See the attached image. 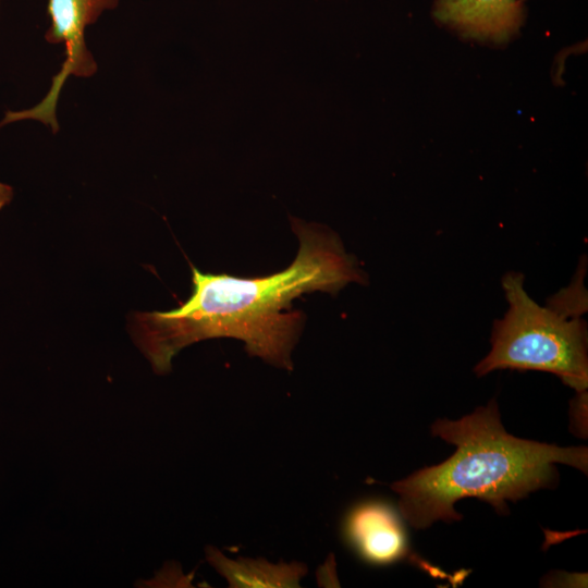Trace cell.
<instances>
[{"mask_svg":"<svg viewBox=\"0 0 588 588\" xmlns=\"http://www.w3.org/2000/svg\"><path fill=\"white\" fill-rule=\"evenodd\" d=\"M291 220L299 248L287 268L240 278L192 267L187 301L169 311L134 314L133 336L157 372L169 371L185 346L213 338L243 341L250 356L292 370L291 352L304 323V314L291 310L292 301L315 291L336 294L348 283H364L365 274L334 232Z\"/></svg>","mask_w":588,"mask_h":588,"instance_id":"cell-1","label":"cell"},{"mask_svg":"<svg viewBox=\"0 0 588 588\" xmlns=\"http://www.w3.org/2000/svg\"><path fill=\"white\" fill-rule=\"evenodd\" d=\"M431 432L456 445L455 453L391 486L400 497L401 516L417 529L436 520H461L454 504L464 498L486 501L504 514L505 501L549 487L556 463L587 473V448H560L507 433L494 400L458 420H436Z\"/></svg>","mask_w":588,"mask_h":588,"instance_id":"cell-2","label":"cell"},{"mask_svg":"<svg viewBox=\"0 0 588 588\" xmlns=\"http://www.w3.org/2000/svg\"><path fill=\"white\" fill-rule=\"evenodd\" d=\"M524 275L502 279L507 310L493 323L491 350L475 367L478 376L499 369L539 370L555 375L578 393L588 385V332L581 317L541 306L524 286Z\"/></svg>","mask_w":588,"mask_h":588,"instance_id":"cell-3","label":"cell"},{"mask_svg":"<svg viewBox=\"0 0 588 588\" xmlns=\"http://www.w3.org/2000/svg\"><path fill=\"white\" fill-rule=\"evenodd\" d=\"M120 0H48L47 14L50 21L45 38L50 44H64L65 60L52 78L47 96L35 107L20 111H7L0 127L22 120H37L56 133L59 124L56 108L61 89L70 75L90 77L97 63L87 49L85 30L97 22L107 10H113Z\"/></svg>","mask_w":588,"mask_h":588,"instance_id":"cell-4","label":"cell"},{"mask_svg":"<svg viewBox=\"0 0 588 588\" xmlns=\"http://www.w3.org/2000/svg\"><path fill=\"white\" fill-rule=\"evenodd\" d=\"M401 514L381 500L352 506L341 525L342 538L365 563L384 566L408 555V541Z\"/></svg>","mask_w":588,"mask_h":588,"instance_id":"cell-5","label":"cell"},{"mask_svg":"<svg viewBox=\"0 0 588 588\" xmlns=\"http://www.w3.org/2000/svg\"><path fill=\"white\" fill-rule=\"evenodd\" d=\"M524 0H434L433 20L464 38L505 42L525 21Z\"/></svg>","mask_w":588,"mask_h":588,"instance_id":"cell-6","label":"cell"},{"mask_svg":"<svg viewBox=\"0 0 588 588\" xmlns=\"http://www.w3.org/2000/svg\"><path fill=\"white\" fill-rule=\"evenodd\" d=\"M207 559L233 588H292L299 587L307 567L299 562L273 564L265 559H229L218 549L209 548Z\"/></svg>","mask_w":588,"mask_h":588,"instance_id":"cell-7","label":"cell"},{"mask_svg":"<svg viewBox=\"0 0 588 588\" xmlns=\"http://www.w3.org/2000/svg\"><path fill=\"white\" fill-rule=\"evenodd\" d=\"M13 198V188L0 182V210L4 208Z\"/></svg>","mask_w":588,"mask_h":588,"instance_id":"cell-8","label":"cell"},{"mask_svg":"<svg viewBox=\"0 0 588 588\" xmlns=\"http://www.w3.org/2000/svg\"><path fill=\"white\" fill-rule=\"evenodd\" d=\"M525 1V0H524Z\"/></svg>","mask_w":588,"mask_h":588,"instance_id":"cell-9","label":"cell"}]
</instances>
